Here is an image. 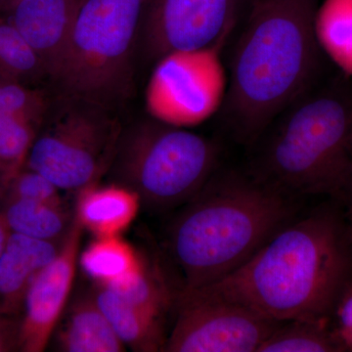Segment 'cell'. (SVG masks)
Here are the masks:
<instances>
[{
  "mask_svg": "<svg viewBox=\"0 0 352 352\" xmlns=\"http://www.w3.org/2000/svg\"><path fill=\"white\" fill-rule=\"evenodd\" d=\"M352 282V226L344 204L327 198L275 234L223 279L190 293L238 303L277 321L328 323Z\"/></svg>",
  "mask_w": 352,
  "mask_h": 352,
  "instance_id": "6da1fadb",
  "label": "cell"
},
{
  "mask_svg": "<svg viewBox=\"0 0 352 352\" xmlns=\"http://www.w3.org/2000/svg\"><path fill=\"white\" fill-rule=\"evenodd\" d=\"M318 0H251L234 47L223 118L236 140L254 145L273 122L321 82Z\"/></svg>",
  "mask_w": 352,
  "mask_h": 352,
  "instance_id": "7a4b0ae2",
  "label": "cell"
},
{
  "mask_svg": "<svg viewBox=\"0 0 352 352\" xmlns=\"http://www.w3.org/2000/svg\"><path fill=\"white\" fill-rule=\"evenodd\" d=\"M178 208L166 247L182 274L180 292L214 284L244 265L300 217V205L248 171L217 170Z\"/></svg>",
  "mask_w": 352,
  "mask_h": 352,
  "instance_id": "3957f363",
  "label": "cell"
},
{
  "mask_svg": "<svg viewBox=\"0 0 352 352\" xmlns=\"http://www.w3.org/2000/svg\"><path fill=\"white\" fill-rule=\"evenodd\" d=\"M252 146L248 173L291 198L342 199L352 153V76L337 74L292 104Z\"/></svg>",
  "mask_w": 352,
  "mask_h": 352,
  "instance_id": "277c9868",
  "label": "cell"
},
{
  "mask_svg": "<svg viewBox=\"0 0 352 352\" xmlns=\"http://www.w3.org/2000/svg\"><path fill=\"white\" fill-rule=\"evenodd\" d=\"M219 144L155 119L122 131L108 173L153 212L188 201L219 170Z\"/></svg>",
  "mask_w": 352,
  "mask_h": 352,
  "instance_id": "5b68a950",
  "label": "cell"
},
{
  "mask_svg": "<svg viewBox=\"0 0 352 352\" xmlns=\"http://www.w3.org/2000/svg\"><path fill=\"white\" fill-rule=\"evenodd\" d=\"M145 0H83L53 82L59 94L109 109L131 94Z\"/></svg>",
  "mask_w": 352,
  "mask_h": 352,
  "instance_id": "8992f818",
  "label": "cell"
},
{
  "mask_svg": "<svg viewBox=\"0 0 352 352\" xmlns=\"http://www.w3.org/2000/svg\"><path fill=\"white\" fill-rule=\"evenodd\" d=\"M122 133L112 109L58 94L24 166L45 176L60 190L82 191L107 175Z\"/></svg>",
  "mask_w": 352,
  "mask_h": 352,
  "instance_id": "52a82bcc",
  "label": "cell"
},
{
  "mask_svg": "<svg viewBox=\"0 0 352 352\" xmlns=\"http://www.w3.org/2000/svg\"><path fill=\"white\" fill-rule=\"evenodd\" d=\"M217 48L175 51L157 60L145 95L153 119L187 127L217 110L226 97Z\"/></svg>",
  "mask_w": 352,
  "mask_h": 352,
  "instance_id": "ba28073f",
  "label": "cell"
},
{
  "mask_svg": "<svg viewBox=\"0 0 352 352\" xmlns=\"http://www.w3.org/2000/svg\"><path fill=\"white\" fill-rule=\"evenodd\" d=\"M175 318L166 336V352H258L283 321L251 308L178 292Z\"/></svg>",
  "mask_w": 352,
  "mask_h": 352,
  "instance_id": "9c48e42d",
  "label": "cell"
},
{
  "mask_svg": "<svg viewBox=\"0 0 352 352\" xmlns=\"http://www.w3.org/2000/svg\"><path fill=\"white\" fill-rule=\"evenodd\" d=\"M244 0H145L140 34L146 59L175 51L219 47Z\"/></svg>",
  "mask_w": 352,
  "mask_h": 352,
  "instance_id": "30bf717a",
  "label": "cell"
},
{
  "mask_svg": "<svg viewBox=\"0 0 352 352\" xmlns=\"http://www.w3.org/2000/svg\"><path fill=\"white\" fill-rule=\"evenodd\" d=\"M83 229L75 215L56 258L30 286L21 315L20 351H45L52 339L73 288Z\"/></svg>",
  "mask_w": 352,
  "mask_h": 352,
  "instance_id": "8fae6325",
  "label": "cell"
},
{
  "mask_svg": "<svg viewBox=\"0 0 352 352\" xmlns=\"http://www.w3.org/2000/svg\"><path fill=\"white\" fill-rule=\"evenodd\" d=\"M82 1L21 0L7 15L43 60L52 82L61 67Z\"/></svg>",
  "mask_w": 352,
  "mask_h": 352,
  "instance_id": "7c38bea8",
  "label": "cell"
},
{
  "mask_svg": "<svg viewBox=\"0 0 352 352\" xmlns=\"http://www.w3.org/2000/svg\"><path fill=\"white\" fill-rule=\"evenodd\" d=\"M59 249L51 241L10 233L0 258V314L21 317L34 277L56 258Z\"/></svg>",
  "mask_w": 352,
  "mask_h": 352,
  "instance_id": "4fadbf2b",
  "label": "cell"
},
{
  "mask_svg": "<svg viewBox=\"0 0 352 352\" xmlns=\"http://www.w3.org/2000/svg\"><path fill=\"white\" fill-rule=\"evenodd\" d=\"M95 300L113 330L134 351H162L168 333L164 320L132 305L108 287L98 285Z\"/></svg>",
  "mask_w": 352,
  "mask_h": 352,
  "instance_id": "5bb4252c",
  "label": "cell"
},
{
  "mask_svg": "<svg viewBox=\"0 0 352 352\" xmlns=\"http://www.w3.org/2000/svg\"><path fill=\"white\" fill-rule=\"evenodd\" d=\"M56 344L65 352H122L126 351L94 296L76 300L57 326ZM56 328V329H57Z\"/></svg>",
  "mask_w": 352,
  "mask_h": 352,
  "instance_id": "9a60e30c",
  "label": "cell"
},
{
  "mask_svg": "<svg viewBox=\"0 0 352 352\" xmlns=\"http://www.w3.org/2000/svg\"><path fill=\"white\" fill-rule=\"evenodd\" d=\"M139 207L138 195L126 187L95 184L80 192L76 217L97 237L117 236L131 223Z\"/></svg>",
  "mask_w": 352,
  "mask_h": 352,
  "instance_id": "2e32d148",
  "label": "cell"
},
{
  "mask_svg": "<svg viewBox=\"0 0 352 352\" xmlns=\"http://www.w3.org/2000/svg\"><path fill=\"white\" fill-rule=\"evenodd\" d=\"M102 286L113 289L132 305L164 320L166 314L175 307L178 293L175 287L168 284L161 268L149 265L141 258L131 274L115 283Z\"/></svg>",
  "mask_w": 352,
  "mask_h": 352,
  "instance_id": "e0dca14e",
  "label": "cell"
},
{
  "mask_svg": "<svg viewBox=\"0 0 352 352\" xmlns=\"http://www.w3.org/2000/svg\"><path fill=\"white\" fill-rule=\"evenodd\" d=\"M0 214L11 232L44 241H55L67 229V214L62 205L3 198Z\"/></svg>",
  "mask_w": 352,
  "mask_h": 352,
  "instance_id": "ac0fdd59",
  "label": "cell"
},
{
  "mask_svg": "<svg viewBox=\"0 0 352 352\" xmlns=\"http://www.w3.org/2000/svg\"><path fill=\"white\" fill-rule=\"evenodd\" d=\"M140 256L117 236H102L80 256L82 270L97 285H110L124 279L138 267Z\"/></svg>",
  "mask_w": 352,
  "mask_h": 352,
  "instance_id": "d6986e66",
  "label": "cell"
},
{
  "mask_svg": "<svg viewBox=\"0 0 352 352\" xmlns=\"http://www.w3.org/2000/svg\"><path fill=\"white\" fill-rule=\"evenodd\" d=\"M0 76L32 87L48 78L43 60L8 16H0Z\"/></svg>",
  "mask_w": 352,
  "mask_h": 352,
  "instance_id": "ffe728a7",
  "label": "cell"
},
{
  "mask_svg": "<svg viewBox=\"0 0 352 352\" xmlns=\"http://www.w3.org/2000/svg\"><path fill=\"white\" fill-rule=\"evenodd\" d=\"M258 352H344L328 323L283 321Z\"/></svg>",
  "mask_w": 352,
  "mask_h": 352,
  "instance_id": "44dd1931",
  "label": "cell"
},
{
  "mask_svg": "<svg viewBox=\"0 0 352 352\" xmlns=\"http://www.w3.org/2000/svg\"><path fill=\"white\" fill-rule=\"evenodd\" d=\"M38 129L32 122L0 113V170L10 179L24 168Z\"/></svg>",
  "mask_w": 352,
  "mask_h": 352,
  "instance_id": "7402d4cb",
  "label": "cell"
},
{
  "mask_svg": "<svg viewBox=\"0 0 352 352\" xmlns=\"http://www.w3.org/2000/svg\"><path fill=\"white\" fill-rule=\"evenodd\" d=\"M52 99L44 89L0 76V113L20 118L41 127Z\"/></svg>",
  "mask_w": 352,
  "mask_h": 352,
  "instance_id": "603a6c76",
  "label": "cell"
},
{
  "mask_svg": "<svg viewBox=\"0 0 352 352\" xmlns=\"http://www.w3.org/2000/svg\"><path fill=\"white\" fill-rule=\"evenodd\" d=\"M60 191L61 190L45 176L24 166L11 178L4 198L24 199L62 205Z\"/></svg>",
  "mask_w": 352,
  "mask_h": 352,
  "instance_id": "cb8c5ba5",
  "label": "cell"
},
{
  "mask_svg": "<svg viewBox=\"0 0 352 352\" xmlns=\"http://www.w3.org/2000/svg\"><path fill=\"white\" fill-rule=\"evenodd\" d=\"M329 326L342 351L352 352V282L333 308Z\"/></svg>",
  "mask_w": 352,
  "mask_h": 352,
  "instance_id": "d4e9b609",
  "label": "cell"
},
{
  "mask_svg": "<svg viewBox=\"0 0 352 352\" xmlns=\"http://www.w3.org/2000/svg\"><path fill=\"white\" fill-rule=\"evenodd\" d=\"M21 317L0 314V352L20 351Z\"/></svg>",
  "mask_w": 352,
  "mask_h": 352,
  "instance_id": "484cf974",
  "label": "cell"
},
{
  "mask_svg": "<svg viewBox=\"0 0 352 352\" xmlns=\"http://www.w3.org/2000/svg\"><path fill=\"white\" fill-rule=\"evenodd\" d=\"M340 201L344 204V210L347 219L352 226V153L351 157V164H349V175H347L346 185H344V191H342V199Z\"/></svg>",
  "mask_w": 352,
  "mask_h": 352,
  "instance_id": "4316f807",
  "label": "cell"
},
{
  "mask_svg": "<svg viewBox=\"0 0 352 352\" xmlns=\"http://www.w3.org/2000/svg\"><path fill=\"white\" fill-rule=\"evenodd\" d=\"M10 233V229L8 228L6 221H4L3 217L0 214V258H1L4 249H6L7 241H8Z\"/></svg>",
  "mask_w": 352,
  "mask_h": 352,
  "instance_id": "83f0119b",
  "label": "cell"
},
{
  "mask_svg": "<svg viewBox=\"0 0 352 352\" xmlns=\"http://www.w3.org/2000/svg\"><path fill=\"white\" fill-rule=\"evenodd\" d=\"M21 0H0V16H7Z\"/></svg>",
  "mask_w": 352,
  "mask_h": 352,
  "instance_id": "f1b7e54d",
  "label": "cell"
},
{
  "mask_svg": "<svg viewBox=\"0 0 352 352\" xmlns=\"http://www.w3.org/2000/svg\"><path fill=\"white\" fill-rule=\"evenodd\" d=\"M6 188L7 182L6 177L0 173V203H1L2 199H3L4 195H6Z\"/></svg>",
  "mask_w": 352,
  "mask_h": 352,
  "instance_id": "f546056e",
  "label": "cell"
}]
</instances>
